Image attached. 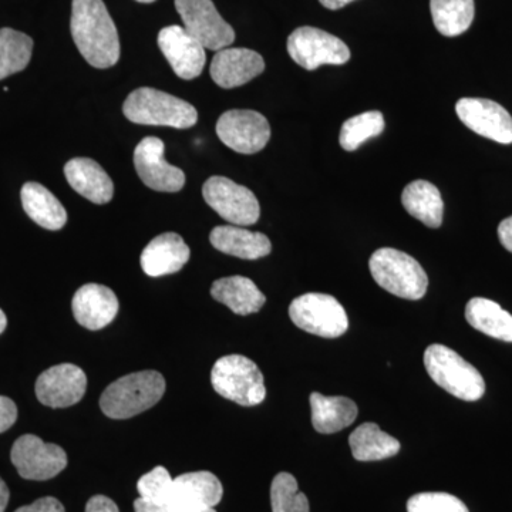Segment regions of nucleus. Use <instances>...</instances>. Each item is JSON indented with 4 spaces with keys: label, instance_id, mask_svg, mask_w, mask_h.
Instances as JSON below:
<instances>
[{
    "label": "nucleus",
    "instance_id": "f257e3e1",
    "mask_svg": "<svg viewBox=\"0 0 512 512\" xmlns=\"http://www.w3.org/2000/svg\"><path fill=\"white\" fill-rule=\"evenodd\" d=\"M70 30L77 49L96 69L119 62V33L103 0H73Z\"/></svg>",
    "mask_w": 512,
    "mask_h": 512
},
{
    "label": "nucleus",
    "instance_id": "f03ea898",
    "mask_svg": "<svg viewBox=\"0 0 512 512\" xmlns=\"http://www.w3.org/2000/svg\"><path fill=\"white\" fill-rule=\"evenodd\" d=\"M165 393V379L154 370L130 373L110 384L100 397L107 417L126 420L156 406Z\"/></svg>",
    "mask_w": 512,
    "mask_h": 512
},
{
    "label": "nucleus",
    "instance_id": "7ed1b4c3",
    "mask_svg": "<svg viewBox=\"0 0 512 512\" xmlns=\"http://www.w3.org/2000/svg\"><path fill=\"white\" fill-rule=\"evenodd\" d=\"M123 111L128 120L144 126L183 130L195 126L198 121L197 110L192 104L151 87H141L128 94Z\"/></svg>",
    "mask_w": 512,
    "mask_h": 512
},
{
    "label": "nucleus",
    "instance_id": "20e7f679",
    "mask_svg": "<svg viewBox=\"0 0 512 512\" xmlns=\"http://www.w3.org/2000/svg\"><path fill=\"white\" fill-rule=\"evenodd\" d=\"M369 269L376 284L394 296L419 301L426 295L429 278L419 262L406 252L377 249L370 258Z\"/></svg>",
    "mask_w": 512,
    "mask_h": 512
},
{
    "label": "nucleus",
    "instance_id": "39448f33",
    "mask_svg": "<svg viewBox=\"0 0 512 512\" xmlns=\"http://www.w3.org/2000/svg\"><path fill=\"white\" fill-rule=\"evenodd\" d=\"M424 366L434 383L451 396L466 402H477L485 393V382L476 367L453 349L431 345L424 353Z\"/></svg>",
    "mask_w": 512,
    "mask_h": 512
},
{
    "label": "nucleus",
    "instance_id": "423d86ee",
    "mask_svg": "<svg viewBox=\"0 0 512 512\" xmlns=\"http://www.w3.org/2000/svg\"><path fill=\"white\" fill-rule=\"evenodd\" d=\"M211 383L215 392L239 406H258L265 400L264 375L251 359L242 355L218 359L212 367Z\"/></svg>",
    "mask_w": 512,
    "mask_h": 512
},
{
    "label": "nucleus",
    "instance_id": "0eeeda50",
    "mask_svg": "<svg viewBox=\"0 0 512 512\" xmlns=\"http://www.w3.org/2000/svg\"><path fill=\"white\" fill-rule=\"evenodd\" d=\"M289 316L299 329L320 338L336 339L349 328L348 313L338 299L325 293H305L289 306Z\"/></svg>",
    "mask_w": 512,
    "mask_h": 512
},
{
    "label": "nucleus",
    "instance_id": "6e6552de",
    "mask_svg": "<svg viewBox=\"0 0 512 512\" xmlns=\"http://www.w3.org/2000/svg\"><path fill=\"white\" fill-rule=\"evenodd\" d=\"M202 197L221 218L238 227L256 224L261 215L254 192L229 178H208L202 187Z\"/></svg>",
    "mask_w": 512,
    "mask_h": 512
},
{
    "label": "nucleus",
    "instance_id": "1a4fd4ad",
    "mask_svg": "<svg viewBox=\"0 0 512 512\" xmlns=\"http://www.w3.org/2000/svg\"><path fill=\"white\" fill-rule=\"evenodd\" d=\"M286 47L293 62L306 70H316L323 64L340 66L350 59V50L345 42L325 30L311 26L293 30Z\"/></svg>",
    "mask_w": 512,
    "mask_h": 512
},
{
    "label": "nucleus",
    "instance_id": "9d476101",
    "mask_svg": "<svg viewBox=\"0 0 512 512\" xmlns=\"http://www.w3.org/2000/svg\"><path fill=\"white\" fill-rule=\"evenodd\" d=\"M10 460L20 477L33 481H46L59 476L69 461L62 447L45 443L33 434H25L15 441Z\"/></svg>",
    "mask_w": 512,
    "mask_h": 512
},
{
    "label": "nucleus",
    "instance_id": "9b49d317",
    "mask_svg": "<svg viewBox=\"0 0 512 512\" xmlns=\"http://www.w3.org/2000/svg\"><path fill=\"white\" fill-rule=\"evenodd\" d=\"M175 8L185 30L205 49L218 52L234 43V29L222 19L212 0H175Z\"/></svg>",
    "mask_w": 512,
    "mask_h": 512
},
{
    "label": "nucleus",
    "instance_id": "f8f14e48",
    "mask_svg": "<svg viewBox=\"0 0 512 512\" xmlns=\"http://www.w3.org/2000/svg\"><path fill=\"white\" fill-rule=\"evenodd\" d=\"M217 134L231 150L239 154H255L268 144L271 126L258 111L229 110L218 120Z\"/></svg>",
    "mask_w": 512,
    "mask_h": 512
},
{
    "label": "nucleus",
    "instance_id": "ddd939ff",
    "mask_svg": "<svg viewBox=\"0 0 512 512\" xmlns=\"http://www.w3.org/2000/svg\"><path fill=\"white\" fill-rule=\"evenodd\" d=\"M458 119L478 136L495 143L512 144V117L493 100L464 97L456 104Z\"/></svg>",
    "mask_w": 512,
    "mask_h": 512
},
{
    "label": "nucleus",
    "instance_id": "4468645a",
    "mask_svg": "<svg viewBox=\"0 0 512 512\" xmlns=\"http://www.w3.org/2000/svg\"><path fill=\"white\" fill-rule=\"evenodd\" d=\"M35 390L40 403L52 409H64L83 399L87 376L79 366L63 363L50 367L37 377Z\"/></svg>",
    "mask_w": 512,
    "mask_h": 512
},
{
    "label": "nucleus",
    "instance_id": "2eb2a0df",
    "mask_svg": "<svg viewBox=\"0 0 512 512\" xmlns=\"http://www.w3.org/2000/svg\"><path fill=\"white\" fill-rule=\"evenodd\" d=\"M134 165L138 177L148 188L160 192H178L185 185V174L168 164L164 158V143L157 137H147L134 150Z\"/></svg>",
    "mask_w": 512,
    "mask_h": 512
},
{
    "label": "nucleus",
    "instance_id": "dca6fc26",
    "mask_svg": "<svg viewBox=\"0 0 512 512\" xmlns=\"http://www.w3.org/2000/svg\"><path fill=\"white\" fill-rule=\"evenodd\" d=\"M157 42L178 77L192 80L200 76L207 62L205 47L184 26L164 28L158 33Z\"/></svg>",
    "mask_w": 512,
    "mask_h": 512
},
{
    "label": "nucleus",
    "instance_id": "f3484780",
    "mask_svg": "<svg viewBox=\"0 0 512 512\" xmlns=\"http://www.w3.org/2000/svg\"><path fill=\"white\" fill-rule=\"evenodd\" d=\"M265 62L259 53L241 47H225L215 53L211 77L222 89H235L264 73Z\"/></svg>",
    "mask_w": 512,
    "mask_h": 512
},
{
    "label": "nucleus",
    "instance_id": "a211bd4d",
    "mask_svg": "<svg viewBox=\"0 0 512 512\" xmlns=\"http://www.w3.org/2000/svg\"><path fill=\"white\" fill-rule=\"evenodd\" d=\"M119 299L107 286L83 285L73 296L74 319L89 330H100L109 326L119 313Z\"/></svg>",
    "mask_w": 512,
    "mask_h": 512
},
{
    "label": "nucleus",
    "instance_id": "6ab92c4d",
    "mask_svg": "<svg viewBox=\"0 0 512 512\" xmlns=\"http://www.w3.org/2000/svg\"><path fill=\"white\" fill-rule=\"evenodd\" d=\"M191 251L184 239L174 232L158 235L144 248L141 268L151 278L175 274L190 261Z\"/></svg>",
    "mask_w": 512,
    "mask_h": 512
},
{
    "label": "nucleus",
    "instance_id": "aec40b11",
    "mask_svg": "<svg viewBox=\"0 0 512 512\" xmlns=\"http://www.w3.org/2000/svg\"><path fill=\"white\" fill-rule=\"evenodd\" d=\"M64 175L74 191L94 204H109L113 200V180L92 158H73L64 165Z\"/></svg>",
    "mask_w": 512,
    "mask_h": 512
},
{
    "label": "nucleus",
    "instance_id": "412c9836",
    "mask_svg": "<svg viewBox=\"0 0 512 512\" xmlns=\"http://www.w3.org/2000/svg\"><path fill=\"white\" fill-rule=\"evenodd\" d=\"M212 247L222 254L237 256L239 259L264 258L271 254L272 244L261 232H252L238 225H221L212 229L210 235Z\"/></svg>",
    "mask_w": 512,
    "mask_h": 512
},
{
    "label": "nucleus",
    "instance_id": "4be33fe9",
    "mask_svg": "<svg viewBox=\"0 0 512 512\" xmlns=\"http://www.w3.org/2000/svg\"><path fill=\"white\" fill-rule=\"evenodd\" d=\"M211 295L215 301L241 316L261 311L266 302L264 293L245 276L218 279L212 284Z\"/></svg>",
    "mask_w": 512,
    "mask_h": 512
},
{
    "label": "nucleus",
    "instance_id": "5701e85b",
    "mask_svg": "<svg viewBox=\"0 0 512 512\" xmlns=\"http://www.w3.org/2000/svg\"><path fill=\"white\" fill-rule=\"evenodd\" d=\"M222 495H224V488L217 476L210 471H197V473H187L174 478L173 493L168 503L215 508L221 503Z\"/></svg>",
    "mask_w": 512,
    "mask_h": 512
},
{
    "label": "nucleus",
    "instance_id": "b1692460",
    "mask_svg": "<svg viewBox=\"0 0 512 512\" xmlns=\"http://www.w3.org/2000/svg\"><path fill=\"white\" fill-rule=\"evenodd\" d=\"M312 424L320 434H335L346 429L357 417V406L353 400L342 396H323L312 393Z\"/></svg>",
    "mask_w": 512,
    "mask_h": 512
},
{
    "label": "nucleus",
    "instance_id": "393cba45",
    "mask_svg": "<svg viewBox=\"0 0 512 512\" xmlns=\"http://www.w3.org/2000/svg\"><path fill=\"white\" fill-rule=\"evenodd\" d=\"M23 210L30 220L49 231H59L67 222V212L60 201L42 184L26 183L20 192Z\"/></svg>",
    "mask_w": 512,
    "mask_h": 512
},
{
    "label": "nucleus",
    "instance_id": "a878e982",
    "mask_svg": "<svg viewBox=\"0 0 512 512\" xmlns=\"http://www.w3.org/2000/svg\"><path fill=\"white\" fill-rule=\"evenodd\" d=\"M404 210L423 222L426 227L439 228L443 224L444 202L439 188L429 181H413L402 194Z\"/></svg>",
    "mask_w": 512,
    "mask_h": 512
},
{
    "label": "nucleus",
    "instance_id": "bb28decb",
    "mask_svg": "<svg viewBox=\"0 0 512 512\" xmlns=\"http://www.w3.org/2000/svg\"><path fill=\"white\" fill-rule=\"evenodd\" d=\"M467 322L490 338L512 343V315L497 302L473 298L466 306Z\"/></svg>",
    "mask_w": 512,
    "mask_h": 512
},
{
    "label": "nucleus",
    "instance_id": "cd10ccee",
    "mask_svg": "<svg viewBox=\"0 0 512 512\" xmlns=\"http://www.w3.org/2000/svg\"><path fill=\"white\" fill-rule=\"evenodd\" d=\"M350 450L357 461H380L399 453V440L384 433L376 423L360 424L349 437Z\"/></svg>",
    "mask_w": 512,
    "mask_h": 512
},
{
    "label": "nucleus",
    "instance_id": "c85d7f7f",
    "mask_svg": "<svg viewBox=\"0 0 512 512\" xmlns=\"http://www.w3.org/2000/svg\"><path fill=\"white\" fill-rule=\"evenodd\" d=\"M434 26L441 35H463L474 20V0H430Z\"/></svg>",
    "mask_w": 512,
    "mask_h": 512
},
{
    "label": "nucleus",
    "instance_id": "c756f323",
    "mask_svg": "<svg viewBox=\"0 0 512 512\" xmlns=\"http://www.w3.org/2000/svg\"><path fill=\"white\" fill-rule=\"evenodd\" d=\"M33 40L25 33L0 29V80L23 72L32 59Z\"/></svg>",
    "mask_w": 512,
    "mask_h": 512
},
{
    "label": "nucleus",
    "instance_id": "7c9ffc66",
    "mask_svg": "<svg viewBox=\"0 0 512 512\" xmlns=\"http://www.w3.org/2000/svg\"><path fill=\"white\" fill-rule=\"evenodd\" d=\"M386 123L380 111H366L346 120L340 130L339 143L343 150L355 151L370 138L380 136Z\"/></svg>",
    "mask_w": 512,
    "mask_h": 512
},
{
    "label": "nucleus",
    "instance_id": "2f4dec72",
    "mask_svg": "<svg viewBox=\"0 0 512 512\" xmlns=\"http://www.w3.org/2000/svg\"><path fill=\"white\" fill-rule=\"evenodd\" d=\"M271 505L272 512H309L308 498L289 473H279L272 481Z\"/></svg>",
    "mask_w": 512,
    "mask_h": 512
},
{
    "label": "nucleus",
    "instance_id": "473e14b6",
    "mask_svg": "<svg viewBox=\"0 0 512 512\" xmlns=\"http://www.w3.org/2000/svg\"><path fill=\"white\" fill-rule=\"evenodd\" d=\"M174 478L167 468L158 466L138 480L137 490L140 497L150 503L167 505L173 493Z\"/></svg>",
    "mask_w": 512,
    "mask_h": 512
},
{
    "label": "nucleus",
    "instance_id": "72a5a7b5",
    "mask_svg": "<svg viewBox=\"0 0 512 512\" xmlns=\"http://www.w3.org/2000/svg\"><path fill=\"white\" fill-rule=\"evenodd\" d=\"M407 512H470L467 505L447 493H420L407 501Z\"/></svg>",
    "mask_w": 512,
    "mask_h": 512
},
{
    "label": "nucleus",
    "instance_id": "f704fd0d",
    "mask_svg": "<svg viewBox=\"0 0 512 512\" xmlns=\"http://www.w3.org/2000/svg\"><path fill=\"white\" fill-rule=\"evenodd\" d=\"M18 419V407L9 397L0 396V433H5Z\"/></svg>",
    "mask_w": 512,
    "mask_h": 512
},
{
    "label": "nucleus",
    "instance_id": "c9c22d12",
    "mask_svg": "<svg viewBox=\"0 0 512 512\" xmlns=\"http://www.w3.org/2000/svg\"><path fill=\"white\" fill-rule=\"evenodd\" d=\"M15 512H66L63 504L53 497L40 498L35 503L20 507Z\"/></svg>",
    "mask_w": 512,
    "mask_h": 512
},
{
    "label": "nucleus",
    "instance_id": "e433bc0d",
    "mask_svg": "<svg viewBox=\"0 0 512 512\" xmlns=\"http://www.w3.org/2000/svg\"><path fill=\"white\" fill-rule=\"evenodd\" d=\"M86 512H120L117 504L106 495H94L86 505Z\"/></svg>",
    "mask_w": 512,
    "mask_h": 512
},
{
    "label": "nucleus",
    "instance_id": "4c0bfd02",
    "mask_svg": "<svg viewBox=\"0 0 512 512\" xmlns=\"http://www.w3.org/2000/svg\"><path fill=\"white\" fill-rule=\"evenodd\" d=\"M498 238H500L501 245L512 254V215L501 222L498 227Z\"/></svg>",
    "mask_w": 512,
    "mask_h": 512
},
{
    "label": "nucleus",
    "instance_id": "58836bf2",
    "mask_svg": "<svg viewBox=\"0 0 512 512\" xmlns=\"http://www.w3.org/2000/svg\"><path fill=\"white\" fill-rule=\"evenodd\" d=\"M168 512H217L215 508L211 507H197V505L170 503L165 505Z\"/></svg>",
    "mask_w": 512,
    "mask_h": 512
},
{
    "label": "nucleus",
    "instance_id": "ea45409f",
    "mask_svg": "<svg viewBox=\"0 0 512 512\" xmlns=\"http://www.w3.org/2000/svg\"><path fill=\"white\" fill-rule=\"evenodd\" d=\"M134 511L136 512H168L165 505L150 503V501L144 500V498H137L134 501Z\"/></svg>",
    "mask_w": 512,
    "mask_h": 512
},
{
    "label": "nucleus",
    "instance_id": "a19ab883",
    "mask_svg": "<svg viewBox=\"0 0 512 512\" xmlns=\"http://www.w3.org/2000/svg\"><path fill=\"white\" fill-rule=\"evenodd\" d=\"M9 497L10 493L8 485H6L5 481L0 478V512H5L6 507H8Z\"/></svg>",
    "mask_w": 512,
    "mask_h": 512
},
{
    "label": "nucleus",
    "instance_id": "79ce46f5",
    "mask_svg": "<svg viewBox=\"0 0 512 512\" xmlns=\"http://www.w3.org/2000/svg\"><path fill=\"white\" fill-rule=\"evenodd\" d=\"M326 9L329 10H338L345 8L346 5H349L353 0H319Z\"/></svg>",
    "mask_w": 512,
    "mask_h": 512
},
{
    "label": "nucleus",
    "instance_id": "37998d69",
    "mask_svg": "<svg viewBox=\"0 0 512 512\" xmlns=\"http://www.w3.org/2000/svg\"><path fill=\"white\" fill-rule=\"evenodd\" d=\"M6 326H8V318H6L5 312L0 309V335L5 332Z\"/></svg>",
    "mask_w": 512,
    "mask_h": 512
},
{
    "label": "nucleus",
    "instance_id": "c03bdc74",
    "mask_svg": "<svg viewBox=\"0 0 512 512\" xmlns=\"http://www.w3.org/2000/svg\"><path fill=\"white\" fill-rule=\"evenodd\" d=\"M137 2H140V3H153V2H156V0H137Z\"/></svg>",
    "mask_w": 512,
    "mask_h": 512
}]
</instances>
